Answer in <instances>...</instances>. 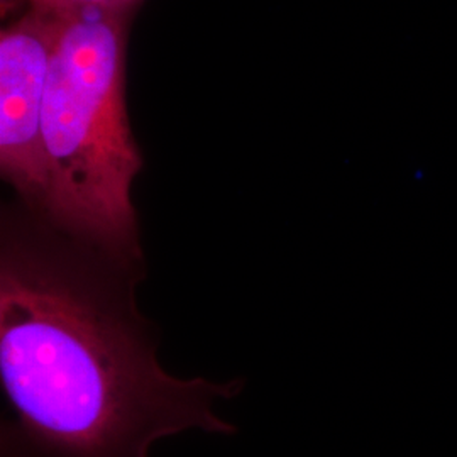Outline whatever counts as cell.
Returning a JSON list of instances; mask_svg holds the SVG:
<instances>
[{
    "label": "cell",
    "mask_w": 457,
    "mask_h": 457,
    "mask_svg": "<svg viewBox=\"0 0 457 457\" xmlns=\"http://www.w3.org/2000/svg\"><path fill=\"white\" fill-rule=\"evenodd\" d=\"M43 111L45 204L66 228L115 249L134 245L131 187L141 170L124 102L131 9L60 5Z\"/></svg>",
    "instance_id": "obj_2"
},
{
    "label": "cell",
    "mask_w": 457,
    "mask_h": 457,
    "mask_svg": "<svg viewBox=\"0 0 457 457\" xmlns=\"http://www.w3.org/2000/svg\"><path fill=\"white\" fill-rule=\"evenodd\" d=\"M31 4V11L0 37V163L19 192L45 200L48 163L43 111L60 31V7Z\"/></svg>",
    "instance_id": "obj_3"
},
{
    "label": "cell",
    "mask_w": 457,
    "mask_h": 457,
    "mask_svg": "<svg viewBox=\"0 0 457 457\" xmlns=\"http://www.w3.org/2000/svg\"><path fill=\"white\" fill-rule=\"evenodd\" d=\"M0 457H147L163 437L236 432L213 411L243 381L166 375L134 312L31 254L0 273Z\"/></svg>",
    "instance_id": "obj_1"
},
{
    "label": "cell",
    "mask_w": 457,
    "mask_h": 457,
    "mask_svg": "<svg viewBox=\"0 0 457 457\" xmlns=\"http://www.w3.org/2000/svg\"><path fill=\"white\" fill-rule=\"evenodd\" d=\"M31 2H43V4H60V5H111V7H129L132 9L139 0H31Z\"/></svg>",
    "instance_id": "obj_4"
}]
</instances>
